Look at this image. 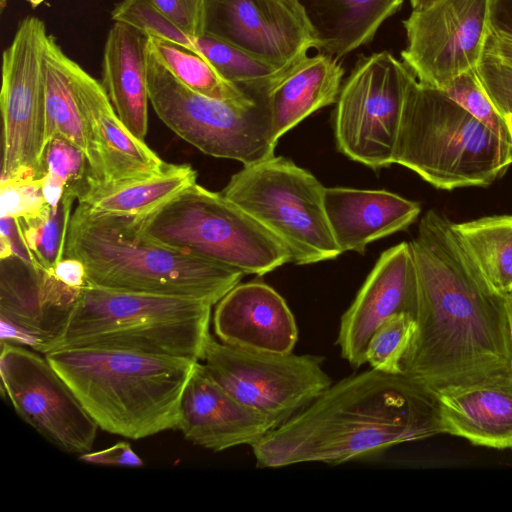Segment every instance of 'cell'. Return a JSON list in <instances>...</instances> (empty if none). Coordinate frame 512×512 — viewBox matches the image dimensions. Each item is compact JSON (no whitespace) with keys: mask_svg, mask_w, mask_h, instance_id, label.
I'll use <instances>...</instances> for the list:
<instances>
[{"mask_svg":"<svg viewBox=\"0 0 512 512\" xmlns=\"http://www.w3.org/2000/svg\"><path fill=\"white\" fill-rule=\"evenodd\" d=\"M453 224L429 210L410 242L418 304L403 374L435 393L479 384L512 386L505 296L485 279Z\"/></svg>","mask_w":512,"mask_h":512,"instance_id":"obj_1","label":"cell"},{"mask_svg":"<svg viewBox=\"0 0 512 512\" xmlns=\"http://www.w3.org/2000/svg\"><path fill=\"white\" fill-rule=\"evenodd\" d=\"M442 433L436 393L373 368L332 383L251 446L260 468L338 465Z\"/></svg>","mask_w":512,"mask_h":512,"instance_id":"obj_2","label":"cell"},{"mask_svg":"<svg viewBox=\"0 0 512 512\" xmlns=\"http://www.w3.org/2000/svg\"><path fill=\"white\" fill-rule=\"evenodd\" d=\"M64 257L82 262L87 284L93 286L186 297L212 306L245 275L143 237L131 216L82 203L72 213Z\"/></svg>","mask_w":512,"mask_h":512,"instance_id":"obj_3","label":"cell"},{"mask_svg":"<svg viewBox=\"0 0 512 512\" xmlns=\"http://www.w3.org/2000/svg\"><path fill=\"white\" fill-rule=\"evenodd\" d=\"M45 357L100 429L129 439L177 429L181 397L198 362L93 348Z\"/></svg>","mask_w":512,"mask_h":512,"instance_id":"obj_4","label":"cell"},{"mask_svg":"<svg viewBox=\"0 0 512 512\" xmlns=\"http://www.w3.org/2000/svg\"><path fill=\"white\" fill-rule=\"evenodd\" d=\"M212 305L186 297L86 284L62 332L39 352L93 348L201 361Z\"/></svg>","mask_w":512,"mask_h":512,"instance_id":"obj_5","label":"cell"},{"mask_svg":"<svg viewBox=\"0 0 512 512\" xmlns=\"http://www.w3.org/2000/svg\"><path fill=\"white\" fill-rule=\"evenodd\" d=\"M393 162L439 189L487 186L512 164V144L443 90L414 77L406 94Z\"/></svg>","mask_w":512,"mask_h":512,"instance_id":"obj_6","label":"cell"},{"mask_svg":"<svg viewBox=\"0 0 512 512\" xmlns=\"http://www.w3.org/2000/svg\"><path fill=\"white\" fill-rule=\"evenodd\" d=\"M133 221L149 240L244 274L261 276L291 262L270 231L222 193L197 183Z\"/></svg>","mask_w":512,"mask_h":512,"instance_id":"obj_7","label":"cell"},{"mask_svg":"<svg viewBox=\"0 0 512 512\" xmlns=\"http://www.w3.org/2000/svg\"><path fill=\"white\" fill-rule=\"evenodd\" d=\"M324 189L311 172L274 155L244 166L221 193L270 231L291 262L306 265L342 253L327 220Z\"/></svg>","mask_w":512,"mask_h":512,"instance_id":"obj_8","label":"cell"},{"mask_svg":"<svg viewBox=\"0 0 512 512\" xmlns=\"http://www.w3.org/2000/svg\"><path fill=\"white\" fill-rule=\"evenodd\" d=\"M149 101L175 134L212 157L244 166L274 156L277 142L265 95L243 102L199 94L173 77L146 52Z\"/></svg>","mask_w":512,"mask_h":512,"instance_id":"obj_9","label":"cell"},{"mask_svg":"<svg viewBox=\"0 0 512 512\" xmlns=\"http://www.w3.org/2000/svg\"><path fill=\"white\" fill-rule=\"evenodd\" d=\"M413 72L388 51L362 56L343 82L334 112L341 153L372 169L394 164Z\"/></svg>","mask_w":512,"mask_h":512,"instance_id":"obj_10","label":"cell"},{"mask_svg":"<svg viewBox=\"0 0 512 512\" xmlns=\"http://www.w3.org/2000/svg\"><path fill=\"white\" fill-rule=\"evenodd\" d=\"M318 355L260 352L207 341L206 372L244 405L271 420L275 428L307 407L331 384Z\"/></svg>","mask_w":512,"mask_h":512,"instance_id":"obj_11","label":"cell"},{"mask_svg":"<svg viewBox=\"0 0 512 512\" xmlns=\"http://www.w3.org/2000/svg\"><path fill=\"white\" fill-rule=\"evenodd\" d=\"M38 17L22 19L2 55L1 179L42 178L45 147L44 52L48 39Z\"/></svg>","mask_w":512,"mask_h":512,"instance_id":"obj_12","label":"cell"},{"mask_svg":"<svg viewBox=\"0 0 512 512\" xmlns=\"http://www.w3.org/2000/svg\"><path fill=\"white\" fill-rule=\"evenodd\" d=\"M34 351L1 340L3 393L19 417L59 449L89 452L98 425L46 357Z\"/></svg>","mask_w":512,"mask_h":512,"instance_id":"obj_13","label":"cell"},{"mask_svg":"<svg viewBox=\"0 0 512 512\" xmlns=\"http://www.w3.org/2000/svg\"><path fill=\"white\" fill-rule=\"evenodd\" d=\"M402 61L417 80L443 89L481 61L490 31V0H436L403 21Z\"/></svg>","mask_w":512,"mask_h":512,"instance_id":"obj_14","label":"cell"},{"mask_svg":"<svg viewBox=\"0 0 512 512\" xmlns=\"http://www.w3.org/2000/svg\"><path fill=\"white\" fill-rule=\"evenodd\" d=\"M206 32L285 69L318 48L297 0H209Z\"/></svg>","mask_w":512,"mask_h":512,"instance_id":"obj_15","label":"cell"},{"mask_svg":"<svg viewBox=\"0 0 512 512\" xmlns=\"http://www.w3.org/2000/svg\"><path fill=\"white\" fill-rule=\"evenodd\" d=\"M418 280L410 243L385 250L340 319L336 345L353 368L367 363L366 349L375 330L398 313L416 316Z\"/></svg>","mask_w":512,"mask_h":512,"instance_id":"obj_16","label":"cell"},{"mask_svg":"<svg viewBox=\"0 0 512 512\" xmlns=\"http://www.w3.org/2000/svg\"><path fill=\"white\" fill-rule=\"evenodd\" d=\"M71 74L89 143L87 178L118 183L161 171L166 163L123 124L102 83L74 60Z\"/></svg>","mask_w":512,"mask_h":512,"instance_id":"obj_17","label":"cell"},{"mask_svg":"<svg viewBox=\"0 0 512 512\" xmlns=\"http://www.w3.org/2000/svg\"><path fill=\"white\" fill-rule=\"evenodd\" d=\"M275 428L264 415L249 408L217 383L198 361L179 406L177 429L197 446L215 452L252 446Z\"/></svg>","mask_w":512,"mask_h":512,"instance_id":"obj_18","label":"cell"},{"mask_svg":"<svg viewBox=\"0 0 512 512\" xmlns=\"http://www.w3.org/2000/svg\"><path fill=\"white\" fill-rule=\"evenodd\" d=\"M213 326L220 342L260 352L292 353L298 339L286 301L260 281L234 286L217 303Z\"/></svg>","mask_w":512,"mask_h":512,"instance_id":"obj_19","label":"cell"},{"mask_svg":"<svg viewBox=\"0 0 512 512\" xmlns=\"http://www.w3.org/2000/svg\"><path fill=\"white\" fill-rule=\"evenodd\" d=\"M324 207L341 252L364 253L366 246L406 229L420 205L387 190L325 187Z\"/></svg>","mask_w":512,"mask_h":512,"instance_id":"obj_20","label":"cell"},{"mask_svg":"<svg viewBox=\"0 0 512 512\" xmlns=\"http://www.w3.org/2000/svg\"><path fill=\"white\" fill-rule=\"evenodd\" d=\"M147 37L114 22L103 50L102 85L128 130L140 140L148 131Z\"/></svg>","mask_w":512,"mask_h":512,"instance_id":"obj_21","label":"cell"},{"mask_svg":"<svg viewBox=\"0 0 512 512\" xmlns=\"http://www.w3.org/2000/svg\"><path fill=\"white\" fill-rule=\"evenodd\" d=\"M442 433L475 445L512 448V386L479 384L436 392Z\"/></svg>","mask_w":512,"mask_h":512,"instance_id":"obj_22","label":"cell"},{"mask_svg":"<svg viewBox=\"0 0 512 512\" xmlns=\"http://www.w3.org/2000/svg\"><path fill=\"white\" fill-rule=\"evenodd\" d=\"M343 76L339 59L321 52L287 70L265 93L275 141L315 111L336 103Z\"/></svg>","mask_w":512,"mask_h":512,"instance_id":"obj_23","label":"cell"},{"mask_svg":"<svg viewBox=\"0 0 512 512\" xmlns=\"http://www.w3.org/2000/svg\"><path fill=\"white\" fill-rule=\"evenodd\" d=\"M318 40V52L338 59L371 42L404 0H297Z\"/></svg>","mask_w":512,"mask_h":512,"instance_id":"obj_24","label":"cell"},{"mask_svg":"<svg viewBox=\"0 0 512 512\" xmlns=\"http://www.w3.org/2000/svg\"><path fill=\"white\" fill-rule=\"evenodd\" d=\"M197 172L188 164H168L153 175L118 183L85 178L77 201L114 215L144 216L196 183Z\"/></svg>","mask_w":512,"mask_h":512,"instance_id":"obj_25","label":"cell"},{"mask_svg":"<svg viewBox=\"0 0 512 512\" xmlns=\"http://www.w3.org/2000/svg\"><path fill=\"white\" fill-rule=\"evenodd\" d=\"M71 61L49 34L44 52L45 145L60 135L77 145L88 159L86 125L72 79Z\"/></svg>","mask_w":512,"mask_h":512,"instance_id":"obj_26","label":"cell"},{"mask_svg":"<svg viewBox=\"0 0 512 512\" xmlns=\"http://www.w3.org/2000/svg\"><path fill=\"white\" fill-rule=\"evenodd\" d=\"M454 229L485 279L498 293L512 292V215L454 223Z\"/></svg>","mask_w":512,"mask_h":512,"instance_id":"obj_27","label":"cell"},{"mask_svg":"<svg viewBox=\"0 0 512 512\" xmlns=\"http://www.w3.org/2000/svg\"><path fill=\"white\" fill-rule=\"evenodd\" d=\"M147 48L173 77L199 94L235 102L254 98L226 80L208 59L197 51L152 36L147 37Z\"/></svg>","mask_w":512,"mask_h":512,"instance_id":"obj_28","label":"cell"},{"mask_svg":"<svg viewBox=\"0 0 512 512\" xmlns=\"http://www.w3.org/2000/svg\"><path fill=\"white\" fill-rule=\"evenodd\" d=\"M197 50L229 82L253 97H261L289 69L278 67L238 46L205 32L194 39Z\"/></svg>","mask_w":512,"mask_h":512,"instance_id":"obj_29","label":"cell"},{"mask_svg":"<svg viewBox=\"0 0 512 512\" xmlns=\"http://www.w3.org/2000/svg\"><path fill=\"white\" fill-rule=\"evenodd\" d=\"M77 196L66 190L59 204L49 205L38 215L15 219L17 228L36 270L52 271L64 258L66 237Z\"/></svg>","mask_w":512,"mask_h":512,"instance_id":"obj_30","label":"cell"},{"mask_svg":"<svg viewBox=\"0 0 512 512\" xmlns=\"http://www.w3.org/2000/svg\"><path fill=\"white\" fill-rule=\"evenodd\" d=\"M415 319L398 313L385 320L373 333L366 349L371 368L390 374H403L402 362L415 332Z\"/></svg>","mask_w":512,"mask_h":512,"instance_id":"obj_31","label":"cell"},{"mask_svg":"<svg viewBox=\"0 0 512 512\" xmlns=\"http://www.w3.org/2000/svg\"><path fill=\"white\" fill-rule=\"evenodd\" d=\"M441 90L496 136L512 144L506 119L499 113L486 93L476 68L458 75Z\"/></svg>","mask_w":512,"mask_h":512,"instance_id":"obj_32","label":"cell"},{"mask_svg":"<svg viewBox=\"0 0 512 512\" xmlns=\"http://www.w3.org/2000/svg\"><path fill=\"white\" fill-rule=\"evenodd\" d=\"M111 18L114 22L137 29L146 37L172 41L199 52L194 39L171 22L149 0H121L112 10Z\"/></svg>","mask_w":512,"mask_h":512,"instance_id":"obj_33","label":"cell"},{"mask_svg":"<svg viewBox=\"0 0 512 512\" xmlns=\"http://www.w3.org/2000/svg\"><path fill=\"white\" fill-rule=\"evenodd\" d=\"M44 173L51 174L65 184V190L78 195L89 169L86 154L68 139L56 135L45 145L42 154Z\"/></svg>","mask_w":512,"mask_h":512,"instance_id":"obj_34","label":"cell"},{"mask_svg":"<svg viewBox=\"0 0 512 512\" xmlns=\"http://www.w3.org/2000/svg\"><path fill=\"white\" fill-rule=\"evenodd\" d=\"M47 205L42 178L13 177L0 180V217L17 219L35 216Z\"/></svg>","mask_w":512,"mask_h":512,"instance_id":"obj_35","label":"cell"},{"mask_svg":"<svg viewBox=\"0 0 512 512\" xmlns=\"http://www.w3.org/2000/svg\"><path fill=\"white\" fill-rule=\"evenodd\" d=\"M476 72L499 113L512 116V66L484 53Z\"/></svg>","mask_w":512,"mask_h":512,"instance_id":"obj_36","label":"cell"},{"mask_svg":"<svg viewBox=\"0 0 512 512\" xmlns=\"http://www.w3.org/2000/svg\"><path fill=\"white\" fill-rule=\"evenodd\" d=\"M178 28L195 39L206 32L209 0H149Z\"/></svg>","mask_w":512,"mask_h":512,"instance_id":"obj_37","label":"cell"},{"mask_svg":"<svg viewBox=\"0 0 512 512\" xmlns=\"http://www.w3.org/2000/svg\"><path fill=\"white\" fill-rule=\"evenodd\" d=\"M79 459L98 465L126 467L143 466V461L126 441L118 442L115 445L100 451L81 454Z\"/></svg>","mask_w":512,"mask_h":512,"instance_id":"obj_38","label":"cell"},{"mask_svg":"<svg viewBox=\"0 0 512 512\" xmlns=\"http://www.w3.org/2000/svg\"><path fill=\"white\" fill-rule=\"evenodd\" d=\"M13 256L32 265L15 219L0 217V259Z\"/></svg>","mask_w":512,"mask_h":512,"instance_id":"obj_39","label":"cell"},{"mask_svg":"<svg viewBox=\"0 0 512 512\" xmlns=\"http://www.w3.org/2000/svg\"><path fill=\"white\" fill-rule=\"evenodd\" d=\"M55 277L65 285L81 290L86 284V270L82 262L64 257L52 270Z\"/></svg>","mask_w":512,"mask_h":512,"instance_id":"obj_40","label":"cell"},{"mask_svg":"<svg viewBox=\"0 0 512 512\" xmlns=\"http://www.w3.org/2000/svg\"><path fill=\"white\" fill-rule=\"evenodd\" d=\"M484 53L512 66V34L495 30L490 26Z\"/></svg>","mask_w":512,"mask_h":512,"instance_id":"obj_41","label":"cell"},{"mask_svg":"<svg viewBox=\"0 0 512 512\" xmlns=\"http://www.w3.org/2000/svg\"><path fill=\"white\" fill-rule=\"evenodd\" d=\"M490 26L512 34V0H490Z\"/></svg>","mask_w":512,"mask_h":512,"instance_id":"obj_42","label":"cell"},{"mask_svg":"<svg viewBox=\"0 0 512 512\" xmlns=\"http://www.w3.org/2000/svg\"><path fill=\"white\" fill-rule=\"evenodd\" d=\"M65 184L57 177L45 173L42 177V190L46 203L55 208L65 193Z\"/></svg>","mask_w":512,"mask_h":512,"instance_id":"obj_43","label":"cell"},{"mask_svg":"<svg viewBox=\"0 0 512 512\" xmlns=\"http://www.w3.org/2000/svg\"><path fill=\"white\" fill-rule=\"evenodd\" d=\"M505 305L512 338V292L505 295Z\"/></svg>","mask_w":512,"mask_h":512,"instance_id":"obj_44","label":"cell"},{"mask_svg":"<svg viewBox=\"0 0 512 512\" xmlns=\"http://www.w3.org/2000/svg\"><path fill=\"white\" fill-rule=\"evenodd\" d=\"M434 1H436V0H410V3H411L412 10H420V9L427 7Z\"/></svg>","mask_w":512,"mask_h":512,"instance_id":"obj_45","label":"cell"},{"mask_svg":"<svg viewBox=\"0 0 512 512\" xmlns=\"http://www.w3.org/2000/svg\"><path fill=\"white\" fill-rule=\"evenodd\" d=\"M505 119H506V122H507V125L509 128V131H510L511 142H512V116H506Z\"/></svg>","mask_w":512,"mask_h":512,"instance_id":"obj_46","label":"cell"},{"mask_svg":"<svg viewBox=\"0 0 512 512\" xmlns=\"http://www.w3.org/2000/svg\"><path fill=\"white\" fill-rule=\"evenodd\" d=\"M9 0H0V12L3 13L6 6L8 5Z\"/></svg>","mask_w":512,"mask_h":512,"instance_id":"obj_47","label":"cell"}]
</instances>
